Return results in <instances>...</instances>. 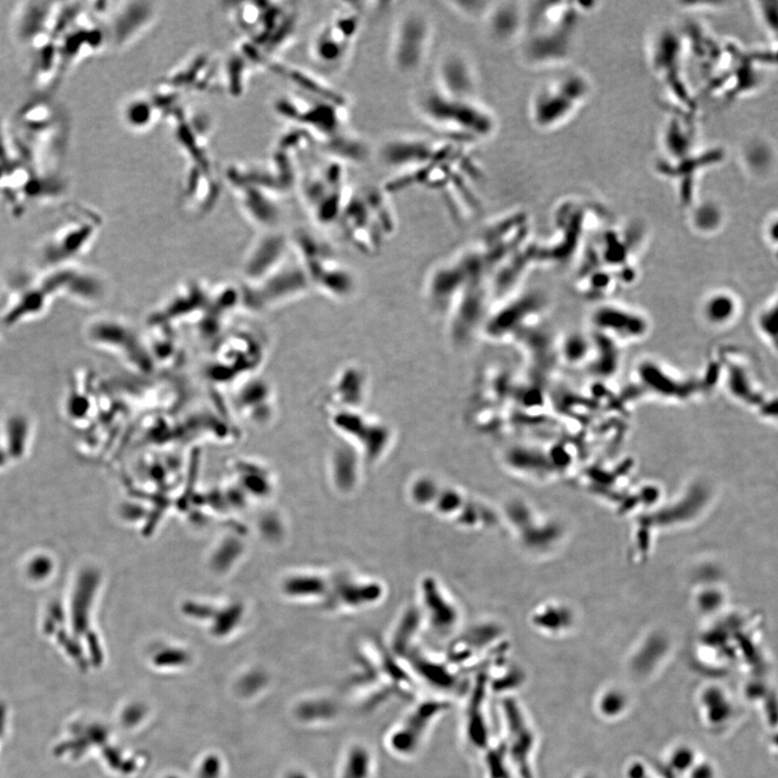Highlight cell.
<instances>
[{
    "instance_id": "6da1fadb",
    "label": "cell",
    "mask_w": 778,
    "mask_h": 778,
    "mask_svg": "<svg viewBox=\"0 0 778 778\" xmlns=\"http://www.w3.org/2000/svg\"><path fill=\"white\" fill-rule=\"evenodd\" d=\"M472 148L442 137L390 138L379 149V161L393 172L383 188L390 196L424 188L439 193L455 210L477 212L484 171Z\"/></svg>"
},
{
    "instance_id": "7a4b0ae2",
    "label": "cell",
    "mask_w": 778,
    "mask_h": 778,
    "mask_svg": "<svg viewBox=\"0 0 778 778\" xmlns=\"http://www.w3.org/2000/svg\"><path fill=\"white\" fill-rule=\"evenodd\" d=\"M416 110L439 137L472 145L495 136L497 119L483 100L456 97L433 85L418 93Z\"/></svg>"
},
{
    "instance_id": "3957f363",
    "label": "cell",
    "mask_w": 778,
    "mask_h": 778,
    "mask_svg": "<svg viewBox=\"0 0 778 778\" xmlns=\"http://www.w3.org/2000/svg\"><path fill=\"white\" fill-rule=\"evenodd\" d=\"M408 492L414 505L463 530H492L502 523L501 514L490 504L432 475L414 478Z\"/></svg>"
},
{
    "instance_id": "277c9868",
    "label": "cell",
    "mask_w": 778,
    "mask_h": 778,
    "mask_svg": "<svg viewBox=\"0 0 778 778\" xmlns=\"http://www.w3.org/2000/svg\"><path fill=\"white\" fill-rule=\"evenodd\" d=\"M391 196L383 187H351L339 222L345 236L362 252L372 254L396 229Z\"/></svg>"
},
{
    "instance_id": "5b68a950",
    "label": "cell",
    "mask_w": 778,
    "mask_h": 778,
    "mask_svg": "<svg viewBox=\"0 0 778 778\" xmlns=\"http://www.w3.org/2000/svg\"><path fill=\"white\" fill-rule=\"evenodd\" d=\"M290 243L312 290L334 301L351 298L356 287L355 278L326 244L304 231L296 233Z\"/></svg>"
},
{
    "instance_id": "8992f818",
    "label": "cell",
    "mask_w": 778,
    "mask_h": 778,
    "mask_svg": "<svg viewBox=\"0 0 778 778\" xmlns=\"http://www.w3.org/2000/svg\"><path fill=\"white\" fill-rule=\"evenodd\" d=\"M214 355L206 373L216 384L231 386L249 375L259 373L267 356V342L260 332L238 328L226 332L215 343Z\"/></svg>"
},
{
    "instance_id": "52a82bcc",
    "label": "cell",
    "mask_w": 778,
    "mask_h": 778,
    "mask_svg": "<svg viewBox=\"0 0 778 778\" xmlns=\"http://www.w3.org/2000/svg\"><path fill=\"white\" fill-rule=\"evenodd\" d=\"M243 309L262 313L306 298L312 289L304 268L293 255L276 272L255 284H240Z\"/></svg>"
},
{
    "instance_id": "ba28073f",
    "label": "cell",
    "mask_w": 778,
    "mask_h": 778,
    "mask_svg": "<svg viewBox=\"0 0 778 778\" xmlns=\"http://www.w3.org/2000/svg\"><path fill=\"white\" fill-rule=\"evenodd\" d=\"M435 37L433 20L423 10L405 11L396 21L389 43V62L399 74H417L427 63Z\"/></svg>"
},
{
    "instance_id": "9c48e42d",
    "label": "cell",
    "mask_w": 778,
    "mask_h": 778,
    "mask_svg": "<svg viewBox=\"0 0 778 778\" xmlns=\"http://www.w3.org/2000/svg\"><path fill=\"white\" fill-rule=\"evenodd\" d=\"M226 406L234 416L250 427H267L278 416L275 385L256 373L228 386Z\"/></svg>"
},
{
    "instance_id": "30bf717a",
    "label": "cell",
    "mask_w": 778,
    "mask_h": 778,
    "mask_svg": "<svg viewBox=\"0 0 778 778\" xmlns=\"http://www.w3.org/2000/svg\"><path fill=\"white\" fill-rule=\"evenodd\" d=\"M418 611L423 624L434 635L447 638L460 629L463 611L457 599L434 575H424L418 581Z\"/></svg>"
},
{
    "instance_id": "8fae6325",
    "label": "cell",
    "mask_w": 778,
    "mask_h": 778,
    "mask_svg": "<svg viewBox=\"0 0 778 778\" xmlns=\"http://www.w3.org/2000/svg\"><path fill=\"white\" fill-rule=\"evenodd\" d=\"M89 335L93 342L119 354L133 370L143 374L156 370L147 341L130 324L120 319H103L92 324Z\"/></svg>"
},
{
    "instance_id": "7c38bea8",
    "label": "cell",
    "mask_w": 778,
    "mask_h": 778,
    "mask_svg": "<svg viewBox=\"0 0 778 778\" xmlns=\"http://www.w3.org/2000/svg\"><path fill=\"white\" fill-rule=\"evenodd\" d=\"M331 423L338 432L356 442L363 462L373 466L388 455L393 441L388 425L374 422L356 410L332 411Z\"/></svg>"
},
{
    "instance_id": "4fadbf2b",
    "label": "cell",
    "mask_w": 778,
    "mask_h": 778,
    "mask_svg": "<svg viewBox=\"0 0 778 778\" xmlns=\"http://www.w3.org/2000/svg\"><path fill=\"white\" fill-rule=\"evenodd\" d=\"M360 25L361 16L358 9L345 8L335 14L318 33L313 43L312 50L318 62L330 67L345 62Z\"/></svg>"
},
{
    "instance_id": "5bb4252c",
    "label": "cell",
    "mask_w": 778,
    "mask_h": 778,
    "mask_svg": "<svg viewBox=\"0 0 778 778\" xmlns=\"http://www.w3.org/2000/svg\"><path fill=\"white\" fill-rule=\"evenodd\" d=\"M210 289V284L195 279L181 283L152 313L149 324H166L176 328L178 323L198 322L208 307Z\"/></svg>"
},
{
    "instance_id": "9a60e30c",
    "label": "cell",
    "mask_w": 778,
    "mask_h": 778,
    "mask_svg": "<svg viewBox=\"0 0 778 778\" xmlns=\"http://www.w3.org/2000/svg\"><path fill=\"white\" fill-rule=\"evenodd\" d=\"M100 223V217L91 209L81 206L71 207L62 226L48 240V255L55 262H60L80 254L98 233Z\"/></svg>"
},
{
    "instance_id": "2e32d148",
    "label": "cell",
    "mask_w": 778,
    "mask_h": 778,
    "mask_svg": "<svg viewBox=\"0 0 778 778\" xmlns=\"http://www.w3.org/2000/svg\"><path fill=\"white\" fill-rule=\"evenodd\" d=\"M293 254L283 235L268 233L255 242L242 265L243 284H255L281 268Z\"/></svg>"
},
{
    "instance_id": "e0dca14e",
    "label": "cell",
    "mask_w": 778,
    "mask_h": 778,
    "mask_svg": "<svg viewBox=\"0 0 778 778\" xmlns=\"http://www.w3.org/2000/svg\"><path fill=\"white\" fill-rule=\"evenodd\" d=\"M434 87L456 97L478 99L479 80L475 66L466 54L449 52L437 63Z\"/></svg>"
},
{
    "instance_id": "ac0fdd59",
    "label": "cell",
    "mask_w": 778,
    "mask_h": 778,
    "mask_svg": "<svg viewBox=\"0 0 778 778\" xmlns=\"http://www.w3.org/2000/svg\"><path fill=\"white\" fill-rule=\"evenodd\" d=\"M481 22L486 35L500 46L518 43L522 36L525 8L518 2H491Z\"/></svg>"
},
{
    "instance_id": "d6986e66",
    "label": "cell",
    "mask_w": 778,
    "mask_h": 778,
    "mask_svg": "<svg viewBox=\"0 0 778 778\" xmlns=\"http://www.w3.org/2000/svg\"><path fill=\"white\" fill-rule=\"evenodd\" d=\"M698 708L703 724L708 730L718 733L735 724L738 715L735 699L719 686L703 688L698 696Z\"/></svg>"
},
{
    "instance_id": "ffe728a7",
    "label": "cell",
    "mask_w": 778,
    "mask_h": 778,
    "mask_svg": "<svg viewBox=\"0 0 778 778\" xmlns=\"http://www.w3.org/2000/svg\"><path fill=\"white\" fill-rule=\"evenodd\" d=\"M388 593V586L377 576H350L341 591V607L351 611H366L382 604Z\"/></svg>"
},
{
    "instance_id": "44dd1931",
    "label": "cell",
    "mask_w": 778,
    "mask_h": 778,
    "mask_svg": "<svg viewBox=\"0 0 778 778\" xmlns=\"http://www.w3.org/2000/svg\"><path fill=\"white\" fill-rule=\"evenodd\" d=\"M365 396V375L356 366H345L335 374L328 391L332 411L356 410Z\"/></svg>"
},
{
    "instance_id": "7402d4cb",
    "label": "cell",
    "mask_w": 778,
    "mask_h": 778,
    "mask_svg": "<svg viewBox=\"0 0 778 778\" xmlns=\"http://www.w3.org/2000/svg\"><path fill=\"white\" fill-rule=\"evenodd\" d=\"M630 705L629 694L614 686L604 688L596 699L598 716L609 721L622 719L629 713Z\"/></svg>"
},
{
    "instance_id": "603a6c76",
    "label": "cell",
    "mask_w": 778,
    "mask_h": 778,
    "mask_svg": "<svg viewBox=\"0 0 778 778\" xmlns=\"http://www.w3.org/2000/svg\"><path fill=\"white\" fill-rule=\"evenodd\" d=\"M377 759L365 744H356L349 750L343 765V778H373Z\"/></svg>"
},
{
    "instance_id": "cb8c5ba5",
    "label": "cell",
    "mask_w": 778,
    "mask_h": 778,
    "mask_svg": "<svg viewBox=\"0 0 778 778\" xmlns=\"http://www.w3.org/2000/svg\"><path fill=\"white\" fill-rule=\"evenodd\" d=\"M157 110L158 109H157L156 104H152L143 98L129 101L124 110L126 124L132 129H137V130L138 129L141 130V129L149 128L156 120Z\"/></svg>"
},
{
    "instance_id": "d4e9b609",
    "label": "cell",
    "mask_w": 778,
    "mask_h": 778,
    "mask_svg": "<svg viewBox=\"0 0 778 778\" xmlns=\"http://www.w3.org/2000/svg\"><path fill=\"white\" fill-rule=\"evenodd\" d=\"M8 709L4 704L0 703V754H2L5 737L8 735Z\"/></svg>"
},
{
    "instance_id": "484cf974",
    "label": "cell",
    "mask_w": 778,
    "mask_h": 778,
    "mask_svg": "<svg viewBox=\"0 0 778 778\" xmlns=\"http://www.w3.org/2000/svg\"><path fill=\"white\" fill-rule=\"evenodd\" d=\"M629 778H655L650 771H648L641 764L630 765Z\"/></svg>"
}]
</instances>
